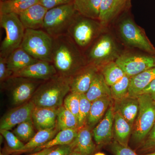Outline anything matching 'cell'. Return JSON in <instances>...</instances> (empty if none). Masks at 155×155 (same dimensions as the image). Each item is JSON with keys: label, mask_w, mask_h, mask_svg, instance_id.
I'll return each mask as SVG.
<instances>
[{"label": "cell", "mask_w": 155, "mask_h": 155, "mask_svg": "<svg viewBox=\"0 0 155 155\" xmlns=\"http://www.w3.org/2000/svg\"><path fill=\"white\" fill-rule=\"evenodd\" d=\"M51 63L58 75L68 78L87 64L84 53L67 34L54 38Z\"/></svg>", "instance_id": "1"}, {"label": "cell", "mask_w": 155, "mask_h": 155, "mask_svg": "<svg viewBox=\"0 0 155 155\" xmlns=\"http://www.w3.org/2000/svg\"><path fill=\"white\" fill-rule=\"evenodd\" d=\"M123 46L107 27L84 53L87 64L100 69L108 63L116 61L125 49Z\"/></svg>", "instance_id": "2"}, {"label": "cell", "mask_w": 155, "mask_h": 155, "mask_svg": "<svg viewBox=\"0 0 155 155\" xmlns=\"http://www.w3.org/2000/svg\"><path fill=\"white\" fill-rule=\"evenodd\" d=\"M70 78L59 75L45 81L37 87L32 101L35 106L58 108L63 105L65 96L70 91Z\"/></svg>", "instance_id": "3"}, {"label": "cell", "mask_w": 155, "mask_h": 155, "mask_svg": "<svg viewBox=\"0 0 155 155\" xmlns=\"http://www.w3.org/2000/svg\"><path fill=\"white\" fill-rule=\"evenodd\" d=\"M116 30L119 41L127 48L136 49L155 56V48L144 30L129 15H122L117 22Z\"/></svg>", "instance_id": "4"}, {"label": "cell", "mask_w": 155, "mask_h": 155, "mask_svg": "<svg viewBox=\"0 0 155 155\" xmlns=\"http://www.w3.org/2000/svg\"><path fill=\"white\" fill-rule=\"evenodd\" d=\"M105 28L98 19L78 14L69 27L67 35L84 53Z\"/></svg>", "instance_id": "5"}, {"label": "cell", "mask_w": 155, "mask_h": 155, "mask_svg": "<svg viewBox=\"0 0 155 155\" xmlns=\"http://www.w3.org/2000/svg\"><path fill=\"white\" fill-rule=\"evenodd\" d=\"M78 14L73 2L48 10L42 29L54 38L67 35Z\"/></svg>", "instance_id": "6"}, {"label": "cell", "mask_w": 155, "mask_h": 155, "mask_svg": "<svg viewBox=\"0 0 155 155\" xmlns=\"http://www.w3.org/2000/svg\"><path fill=\"white\" fill-rule=\"evenodd\" d=\"M137 97L139 109L132 128L131 138L133 143L138 147L155 123V101L147 94Z\"/></svg>", "instance_id": "7"}, {"label": "cell", "mask_w": 155, "mask_h": 155, "mask_svg": "<svg viewBox=\"0 0 155 155\" xmlns=\"http://www.w3.org/2000/svg\"><path fill=\"white\" fill-rule=\"evenodd\" d=\"M54 38L43 29H25L20 47L39 61L51 63Z\"/></svg>", "instance_id": "8"}, {"label": "cell", "mask_w": 155, "mask_h": 155, "mask_svg": "<svg viewBox=\"0 0 155 155\" xmlns=\"http://www.w3.org/2000/svg\"><path fill=\"white\" fill-rule=\"evenodd\" d=\"M0 25L6 36L0 47V57L7 58L14 50L20 47L25 29L17 14H0Z\"/></svg>", "instance_id": "9"}, {"label": "cell", "mask_w": 155, "mask_h": 155, "mask_svg": "<svg viewBox=\"0 0 155 155\" xmlns=\"http://www.w3.org/2000/svg\"><path fill=\"white\" fill-rule=\"evenodd\" d=\"M116 61L130 77L155 67V56L133 49L125 48Z\"/></svg>", "instance_id": "10"}, {"label": "cell", "mask_w": 155, "mask_h": 155, "mask_svg": "<svg viewBox=\"0 0 155 155\" xmlns=\"http://www.w3.org/2000/svg\"><path fill=\"white\" fill-rule=\"evenodd\" d=\"M38 81L12 76L2 83L11 92L13 104L18 105L24 104L33 96L38 85Z\"/></svg>", "instance_id": "11"}, {"label": "cell", "mask_w": 155, "mask_h": 155, "mask_svg": "<svg viewBox=\"0 0 155 155\" xmlns=\"http://www.w3.org/2000/svg\"><path fill=\"white\" fill-rule=\"evenodd\" d=\"M114 114V103L108 108L102 120L93 129V136L97 146L102 147L112 142Z\"/></svg>", "instance_id": "12"}, {"label": "cell", "mask_w": 155, "mask_h": 155, "mask_svg": "<svg viewBox=\"0 0 155 155\" xmlns=\"http://www.w3.org/2000/svg\"><path fill=\"white\" fill-rule=\"evenodd\" d=\"M35 105L32 101L24 103L7 112L2 117L0 130H10L17 125L31 119Z\"/></svg>", "instance_id": "13"}, {"label": "cell", "mask_w": 155, "mask_h": 155, "mask_svg": "<svg viewBox=\"0 0 155 155\" xmlns=\"http://www.w3.org/2000/svg\"><path fill=\"white\" fill-rule=\"evenodd\" d=\"M58 75L51 63L39 61L13 74V76L46 81Z\"/></svg>", "instance_id": "14"}, {"label": "cell", "mask_w": 155, "mask_h": 155, "mask_svg": "<svg viewBox=\"0 0 155 155\" xmlns=\"http://www.w3.org/2000/svg\"><path fill=\"white\" fill-rule=\"evenodd\" d=\"M99 71V69L95 66L87 64L70 78V92L79 94H85Z\"/></svg>", "instance_id": "15"}, {"label": "cell", "mask_w": 155, "mask_h": 155, "mask_svg": "<svg viewBox=\"0 0 155 155\" xmlns=\"http://www.w3.org/2000/svg\"><path fill=\"white\" fill-rule=\"evenodd\" d=\"M48 10L38 3L18 14L25 29H42L45 16Z\"/></svg>", "instance_id": "16"}, {"label": "cell", "mask_w": 155, "mask_h": 155, "mask_svg": "<svg viewBox=\"0 0 155 155\" xmlns=\"http://www.w3.org/2000/svg\"><path fill=\"white\" fill-rule=\"evenodd\" d=\"M57 109L35 107L31 119L37 130H39L56 127Z\"/></svg>", "instance_id": "17"}, {"label": "cell", "mask_w": 155, "mask_h": 155, "mask_svg": "<svg viewBox=\"0 0 155 155\" xmlns=\"http://www.w3.org/2000/svg\"><path fill=\"white\" fill-rule=\"evenodd\" d=\"M114 107L115 111L119 112L133 127L139 109L138 97L127 96L114 101Z\"/></svg>", "instance_id": "18"}, {"label": "cell", "mask_w": 155, "mask_h": 155, "mask_svg": "<svg viewBox=\"0 0 155 155\" xmlns=\"http://www.w3.org/2000/svg\"><path fill=\"white\" fill-rule=\"evenodd\" d=\"M91 129L86 125L79 128L75 140L71 143L73 150L84 155H93L96 145L93 140Z\"/></svg>", "instance_id": "19"}, {"label": "cell", "mask_w": 155, "mask_h": 155, "mask_svg": "<svg viewBox=\"0 0 155 155\" xmlns=\"http://www.w3.org/2000/svg\"><path fill=\"white\" fill-rule=\"evenodd\" d=\"M114 103V100L110 97H104L92 102L86 125L91 130L93 129Z\"/></svg>", "instance_id": "20"}, {"label": "cell", "mask_w": 155, "mask_h": 155, "mask_svg": "<svg viewBox=\"0 0 155 155\" xmlns=\"http://www.w3.org/2000/svg\"><path fill=\"white\" fill-rule=\"evenodd\" d=\"M38 61L21 47L14 50L7 58L8 68L13 74Z\"/></svg>", "instance_id": "21"}, {"label": "cell", "mask_w": 155, "mask_h": 155, "mask_svg": "<svg viewBox=\"0 0 155 155\" xmlns=\"http://www.w3.org/2000/svg\"><path fill=\"white\" fill-rule=\"evenodd\" d=\"M133 127L119 112L114 114V138L120 144L128 146V142L132 134Z\"/></svg>", "instance_id": "22"}, {"label": "cell", "mask_w": 155, "mask_h": 155, "mask_svg": "<svg viewBox=\"0 0 155 155\" xmlns=\"http://www.w3.org/2000/svg\"><path fill=\"white\" fill-rule=\"evenodd\" d=\"M155 80V67L131 77L128 95L137 97Z\"/></svg>", "instance_id": "23"}, {"label": "cell", "mask_w": 155, "mask_h": 155, "mask_svg": "<svg viewBox=\"0 0 155 155\" xmlns=\"http://www.w3.org/2000/svg\"><path fill=\"white\" fill-rule=\"evenodd\" d=\"M85 94L91 102L104 97H111L110 87L106 83L100 71L95 75L88 91Z\"/></svg>", "instance_id": "24"}, {"label": "cell", "mask_w": 155, "mask_h": 155, "mask_svg": "<svg viewBox=\"0 0 155 155\" xmlns=\"http://www.w3.org/2000/svg\"><path fill=\"white\" fill-rule=\"evenodd\" d=\"M59 131L57 126L51 128L38 130L34 136L24 145L20 153L38 149L53 139Z\"/></svg>", "instance_id": "25"}, {"label": "cell", "mask_w": 155, "mask_h": 155, "mask_svg": "<svg viewBox=\"0 0 155 155\" xmlns=\"http://www.w3.org/2000/svg\"><path fill=\"white\" fill-rule=\"evenodd\" d=\"M38 2L39 0H2L0 3V14L18 15Z\"/></svg>", "instance_id": "26"}, {"label": "cell", "mask_w": 155, "mask_h": 155, "mask_svg": "<svg viewBox=\"0 0 155 155\" xmlns=\"http://www.w3.org/2000/svg\"><path fill=\"white\" fill-rule=\"evenodd\" d=\"M101 2V0H74L73 2L81 15L99 20Z\"/></svg>", "instance_id": "27"}, {"label": "cell", "mask_w": 155, "mask_h": 155, "mask_svg": "<svg viewBox=\"0 0 155 155\" xmlns=\"http://www.w3.org/2000/svg\"><path fill=\"white\" fill-rule=\"evenodd\" d=\"M56 126L59 131L68 129H79L78 119L64 105L57 109Z\"/></svg>", "instance_id": "28"}, {"label": "cell", "mask_w": 155, "mask_h": 155, "mask_svg": "<svg viewBox=\"0 0 155 155\" xmlns=\"http://www.w3.org/2000/svg\"><path fill=\"white\" fill-rule=\"evenodd\" d=\"M78 130V129H68L60 130L53 139L36 150L38 151L44 149L71 144L76 138Z\"/></svg>", "instance_id": "29"}, {"label": "cell", "mask_w": 155, "mask_h": 155, "mask_svg": "<svg viewBox=\"0 0 155 155\" xmlns=\"http://www.w3.org/2000/svg\"><path fill=\"white\" fill-rule=\"evenodd\" d=\"M106 83L110 87L121 79L125 75L122 68L116 61L110 62L99 69Z\"/></svg>", "instance_id": "30"}, {"label": "cell", "mask_w": 155, "mask_h": 155, "mask_svg": "<svg viewBox=\"0 0 155 155\" xmlns=\"http://www.w3.org/2000/svg\"><path fill=\"white\" fill-rule=\"evenodd\" d=\"M32 119H28L16 126L13 133L22 142H28L35 135Z\"/></svg>", "instance_id": "31"}, {"label": "cell", "mask_w": 155, "mask_h": 155, "mask_svg": "<svg viewBox=\"0 0 155 155\" xmlns=\"http://www.w3.org/2000/svg\"><path fill=\"white\" fill-rule=\"evenodd\" d=\"M131 77L127 75L110 87L111 97L114 101L121 99L128 95Z\"/></svg>", "instance_id": "32"}, {"label": "cell", "mask_w": 155, "mask_h": 155, "mask_svg": "<svg viewBox=\"0 0 155 155\" xmlns=\"http://www.w3.org/2000/svg\"><path fill=\"white\" fill-rule=\"evenodd\" d=\"M116 0H101L100 5L99 20L105 28L112 22V15Z\"/></svg>", "instance_id": "33"}, {"label": "cell", "mask_w": 155, "mask_h": 155, "mask_svg": "<svg viewBox=\"0 0 155 155\" xmlns=\"http://www.w3.org/2000/svg\"><path fill=\"white\" fill-rule=\"evenodd\" d=\"M1 135L5 140L8 149L11 152L20 153L24 146V143L9 130H0Z\"/></svg>", "instance_id": "34"}, {"label": "cell", "mask_w": 155, "mask_h": 155, "mask_svg": "<svg viewBox=\"0 0 155 155\" xmlns=\"http://www.w3.org/2000/svg\"><path fill=\"white\" fill-rule=\"evenodd\" d=\"M91 103L87 98L85 94H80V107L78 118L79 128L87 125V118L91 107Z\"/></svg>", "instance_id": "35"}, {"label": "cell", "mask_w": 155, "mask_h": 155, "mask_svg": "<svg viewBox=\"0 0 155 155\" xmlns=\"http://www.w3.org/2000/svg\"><path fill=\"white\" fill-rule=\"evenodd\" d=\"M140 155L155 152V123L142 143L137 147Z\"/></svg>", "instance_id": "36"}, {"label": "cell", "mask_w": 155, "mask_h": 155, "mask_svg": "<svg viewBox=\"0 0 155 155\" xmlns=\"http://www.w3.org/2000/svg\"><path fill=\"white\" fill-rule=\"evenodd\" d=\"M80 94L71 92L65 97L63 105L78 118Z\"/></svg>", "instance_id": "37"}, {"label": "cell", "mask_w": 155, "mask_h": 155, "mask_svg": "<svg viewBox=\"0 0 155 155\" xmlns=\"http://www.w3.org/2000/svg\"><path fill=\"white\" fill-rule=\"evenodd\" d=\"M111 149L114 155H140L129 147L120 144L115 140L111 143Z\"/></svg>", "instance_id": "38"}, {"label": "cell", "mask_w": 155, "mask_h": 155, "mask_svg": "<svg viewBox=\"0 0 155 155\" xmlns=\"http://www.w3.org/2000/svg\"><path fill=\"white\" fill-rule=\"evenodd\" d=\"M13 73L8 69L7 65V58L0 57V81L3 83L11 76Z\"/></svg>", "instance_id": "39"}, {"label": "cell", "mask_w": 155, "mask_h": 155, "mask_svg": "<svg viewBox=\"0 0 155 155\" xmlns=\"http://www.w3.org/2000/svg\"><path fill=\"white\" fill-rule=\"evenodd\" d=\"M74 0H39V4L48 10L73 2Z\"/></svg>", "instance_id": "40"}, {"label": "cell", "mask_w": 155, "mask_h": 155, "mask_svg": "<svg viewBox=\"0 0 155 155\" xmlns=\"http://www.w3.org/2000/svg\"><path fill=\"white\" fill-rule=\"evenodd\" d=\"M73 150L71 144L58 146L55 147L47 155H70Z\"/></svg>", "instance_id": "41"}, {"label": "cell", "mask_w": 155, "mask_h": 155, "mask_svg": "<svg viewBox=\"0 0 155 155\" xmlns=\"http://www.w3.org/2000/svg\"><path fill=\"white\" fill-rule=\"evenodd\" d=\"M128 1L129 0H116L112 15V21L119 17L124 10H126Z\"/></svg>", "instance_id": "42"}, {"label": "cell", "mask_w": 155, "mask_h": 155, "mask_svg": "<svg viewBox=\"0 0 155 155\" xmlns=\"http://www.w3.org/2000/svg\"><path fill=\"white\" fill-rule=\"evenodd\" d=\"M149 94L153 99L155 101V80L152 81L148 86L146 87L141 92L140 94Z\"/></svg>", "instance_id": "43"}, {"label": "cell", "mask_w": 155, "mask_h": 155, "mask_svg": "<svg viewBox=\"0 0 155 155\" xmlns=\"http://www.w3.org/2000/svg\"><path fill=\"white\" fill-rule=\"evenodd\" d=\"M54 147L50 148L44 149L38 151H37V152L28 155H47L54 148Z\"/></svg>", "instance_id": "44"}, {"label": "cell", "mask_w": 155, "mask_h": 155, "mask_svg": "<svg viewBox=\"0 0 155 155\" xmlns=\"http://www.w3.org/2000/svg\"><path fill=\"white\" fill-rule=\"evenodd\" d=\"M70 155H84L81 153L78 152L76 151L73 150L72 153H71Z\"/></svg>", "instance_id": "45"}, {"label": "cell", "mask_w": 155, "mask_h": 155, "mask_svg": "<svg viewBox=\"0 0 155 155\" xmlns=\"http://www.w3.org/2000/svg\"><path fill=\"white\" fill-rule=\"evenodd\" d=\"M94 155H106L104 153H96L94 154Z\"/></svg>", "instance_id": "46"}, {"label": "cell", "mask_w": 155, "mask_h": 155, "mask_svg": "<svg viewBox=\"0 0 155 155\" xmlns=\"http://www.w3.org/2000/svg\"><path fill=\"white\" fill-rule=\"evenodd\" d=\"M140 155H155V152L145 154H143Z\"/></svg>", "instance_id": "47"}, {"label": "cell", "mask_w": 155, "mask_h": 155, "mask_svg": "<svg viewBox=\"0 0 155 155\" xmlns=\"http://www.w3.org/2000/svg\"><path fill=\"white\" fill-rule=\"evenodd\" d=\"M0 155H3L2 153V152L0 153Z\"/></svg>", "instance_id": "48"}]
</instances>
